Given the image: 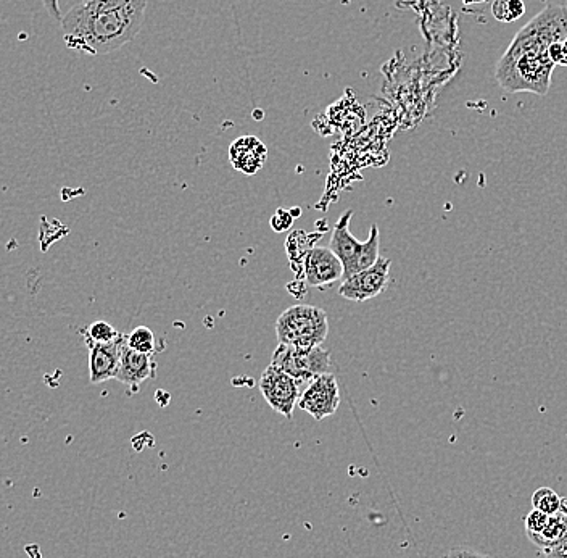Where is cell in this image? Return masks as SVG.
I'll return each mask as SVG.
<instances>
[{"label":"cell","instance_id":"1","mask_svg":"<svg viewBox=\"0 0 567 558\" xmlns=\"http://www.w3.org/2000/svg\"><path fill=\"white\" fill-rule=\"evenodd\" d=\"M149 0H133L123 5H76L62 18L63 41L68 49L83 54L105 55L136 38L144 25Z\"/></svg>","mask_w":567,"mask_h":558},{"label":"cell","instance_id":"2","mask_svg":"<svg viewBox=\"0 0 567 558\" xmlns=\"http://www.w3.org/2000/svg\"><path fill=\"white\" fill-rule=\"evenodd\" d=\"M566 38L567 9L550 5L516 34V38L501 57L495 71L510 67L511 63L527 50L548 49L551 44L564 41Z\"/></svg>","mask_w":567,"mask_h":558},{"label":"cell","instance_id":"3","mask_svg":"<svg viewBox=\"0 0 567 558\" xmlns=\"http://www.w3.org/2000/svg\"><path fill=\"white\" fill-rule=\"evenodd\" d=\"M548 49L527 50L505 70L495 71L501 88L508 92H534L545 96L555 70Z\"/></svg>","mask_w":567,"mask_h":558},{"label":"cell","instance_id":"4","mask_svg":"<svg viewBox=\"0 0 567 558\" xmlns=\"http://www.w3.org/2000/svg\"><path fill=\"white\" fill-rule=\"evenodd\" d=\"M329 334V318L315 305H292L279 315L276 336L279 344L318 347Z\"/></svg>","mask_w":567,"mask_h":558},{"label":"cell","instance_id":"5","mask_svg":"<svg viewBox=\"0 0 567 558\" xmlns=\"http://www.w3.org/2000/svg\"><path fill=\"white\" fill-rule=\"evenodd\" d=\"M352 218V210L344 213L340 220L334 226L332 233L331 246L329 249L337 255V259L344 265V281L352 278L360 271L368 270L373 267L374 263L381 257V236H379V228L373 225L371 233H369L368 241L360 242L353 238L352 233L348 230V223Z\"/></svg>","mask_w":567,"mask_h":558},{"label":"cell","instance_id":"6","mask_svg":"<svg viewBox=\"0 0 567 558\" xmlns=\"http://www.w3.org/2000/svg\"><path fill=\"white\" fill-rule=\"evenodd\" d=\"M271 365L284 371L302 388L318 376L331 373V352L323 347H300L279 344Z\"/></svg>","mask_w":567,"mask_h":558},{"label":"cell","instance_id":"7","mask_svg":"<svg viewBox=\"0 0 567 558\" xmlns=\"http://www.w3.org/2000/svg\"><path fill=\"white\" fill-rule=\"evenodd\" d=\"M258 386H260L261 394L270 404L271 409L282 417H286L287 420H292L298 399L302 394V389L298 386L297 381L279 368L270 365L261 373Z\"/></svg>","mask_w":567,"mask_h":558},{"label":"cell","instance_id":"8","mask_svg":"<svg viewBox=\"0 0 567 558\" xmlns=\"http://www.w3.org/2000/svg\"><path fill=\"white\" fill-rule=\"evenodd\" d=\"M340 391L336 376L332 373L318 376L308 383L298 399V409L307 412L316 421L331 417L339 409Z\"/></svg>","mask_w":567,"mask_h":558},{"label":"cell","instance_id":"9","mask_svg":"<svg viewBox=\"0 0 567 558\" xmlns=\"http://www.w3.org/2000/svg\"><path fill=\"white\" fill-rule=\"evenodd\" d=\"M390 267H392V260L385 259L381 255L373 267L356 273L352 278L345 279L339 288L340 296L352 302L374 299L387 288Z\"/></svg>","mask_w":567,"mask_h":558},{"label":"cell","instance_id":"10","mask_svg":"<svg viewBox=\"0 0 567 558\" xmlns=\"http://www.w3.org/2000/svg\"><path fill=\"white\" fill-rule=\"evenodd\" d=\"M305 281L313 288H327L344 278V265L329 247H311L303 262Z\"/></svg>","mask_w":567,"mask_h":558},{"label":"cell","instance_id":"11","mask_svg":"<svg viewBox=\"0 0 567 558\" xmlns=\"http://www.w3.org/2000/svg\"><path fill=\"white\" fill-rule=\"evenodd\" d=\"M126 344V334L110 344L89 347V379L92 384L115 379L120 368L121 354Z\"/></svg>","mask_w":567,"mask_h":558},{"label":"cell","instance_id":"12","mask_svg":"<svg viewBox=\"0 0 567 558\" xmlns=\"http://www.w3.org/2000/svg\"><path fill=\"white\" fill-rule=\"evenodd\" d=\"M155 370H157V363H155L154 355L141 354L125 344L115 379L128 386L131 392H136L139 391V386L144 383L145 379L155 378V373H157Z\"/></svg>","mask_w":567,"mask_h":558},{"label":"cell","instance_id":"13","mask_svg":"<svg viewBox=\"0 0 567 558\" xmlns=\"http://www.w3.org/2000/svg\"><path fill=\"white\" fill-rule=\"evenodd\" d=\"M268 159L265 144L255 136H242L229 147V162L237 171L253 176L263 168Z\"/></svg>","mask_w":567,"mask_h":558},{"label":"cell","instance_id":"14","mask_svg":"<svg viewBox=\"0 0 567 558\" xmlns=\"http://www.w3.org/2000/svg\"><path fill=\"white\" fill-rule=\"evenodd\" d=\"M527 538L534 542L535 546L547 552L551 547H555L556 544L567 538V513L564 510H559L555 515H550L547 526L542 533L532 534Z\"/></svg>","mask_w":567,"mask_h":558},{"label":"cell","instance_id":"15","mask_svg":"<svg viewBox=\"0 0 567 558\" xmlns=\"http://www.w3.org/2000/svg\"><path fill=\"white\" fill-rule=\"evenodd\" d=\"M84 341L87 347L99 346V344H110L120 338V331H116L107 321H94L92 325L83 329Z\"/></svg>","mask_w":567,"mask_h":558},{"label":"cell","instance_id":"16","mask_svg":"<svg viewBox=\"0 0 567 558\" xmlns=\"http://www.w3.org/2000/svg\"><path fill=\"white\" fill-rule=\"evenodd\" d=\"M126 344L141 354L155 355L157 352V338L154 331L147 326H137L131 333L126 334Z\"/></svg>","mask_w":567,"mask_h":558},{"label":"cell","instance_id":"17","mask_svg":"<svg viewBox=\"0 0 567 558\" xmlns=\"http://www.w3.org/2000/svg\"><path fill=\"white\" fill-rule=\"evenodd\" d=\"M493 17L503 23L519 20L526 13L522 0H495L492 5Z\"/></svg>","mask_w":567,"mask_h":558},{"label":"cell","instance_id":"18","mask_svg":"<svg viewBox=\"0 0 567 558\" xmlns=\"http://www.w3.org/2000/svg\"><path fill=\"white\" fill-rule=\"evenodd\" d=\"M561 504H563V499L551 488H540L539 491H535L534 496H532L534 509L547 513V515H555L556 512H559V510H561Z\"/></svg>","mask_w":567,"mask_h":558},{"label":"cell","instance_id":"19","mask_svg":"<svg viewBox=\"0 0 567 558\" xmlns=\"http://www.w3.org/2000/svg\"><path fill=\"white\" fill-rule=\"evenodd\" d=\"M548 518L550 515L547 513L540 512V510H532L526 517V533L527 536H532V534L542 533L545 526H547Z\"/></svg>","mask_w":567,"mask_h":558},{"label":"cell","instance_id":"20","mask_svg":"<svg viewBox=\"0 0 567 558\" xmlns=\"http://www.w3.org/2000/svg\"><path fill=\"white\" fill-rule=\"evenodd\" d=\"M294 223V218H292V212H287V210H278L276 215H274L273 220H271V226H273L274 231L282 233V231L289 230L290 226Z\"/></svg>","mask_w":567,"mask_h":558},{"label":"cell","instance_id":"21","mask_svg":"<svg viewBox=\"0 0 567 558\" xmlns=\"http://www.w3.org/2000/svg\"><path fill=\"white\" fill-rule=\"evenodd\" d=\"M548 55H550L551 62L559 67H567V50L564 49L563 41L555 42L548 47Z\"/></svg>","mask_w":567,"mask_h":558},{"label":"cell","instance_id":"22","mask_svg":"<svg viewBox=\"0 0 567 558\" xmlns=\"http://www.w3.org/2000/svg\"><path fill=\"white\" fill-rule=\"evenodd\" d=\"M445 558H490L487 555L479 554L477 550L469 549V547H453Z\"/></svg>","mask_w":567,"mask_h":558},{"label":"cell","instance_id":"23","mask_svg":"<svg viewBox=\"0 0 567 558\" xmlns=\"http://www.w3.org/2000/svg\"><path fill=\"white\" fill-rule=\"evenodd\" d=\"M91 2L92 0H83V4H91ZM42 4L46 7L50 17L54 18L55 21H62L63 17L60 7H58V0H42Z\"/></svg>","mask_w":567,"mask_h":558},{"label":"cell","instance_id":"24","mask_svg":"<svg viewBox=\"0 0 567 558\" xmlns=\"http://www.w3.org/2000/svg\"><path fill=\"white\" fill-rule=\"evenodd\" d=\"M547 558H567V538L545 552Z\"/></svg>","mask_w":567,"mask_h":558},{"label":"cell","instance_id":"25","mask_svg":"<svg viewBox=\"0 0 567 558\" xmlns=\"http://www.w3.org/2000/svg\"><path fill=\"white\" fill-rule=\"evenodd\" d=\"M563 46H564V49H566V50H567V38H566V39H564V41H563Z\"/></svg>","mask_w":567,"mask_h":558}]
</instances>
